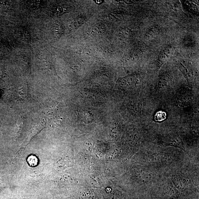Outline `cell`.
Instances as JSON below:
<instances>
[{
    "mask_svg": "<svg viewBox=\"0 0 199 199\" xmlns=\"http://www.w3.org/2000/svg\"><path fill=\"white\" fill-rule=\"evenodd\" d=\"M163 144L165 145L171 146L184 150V147L182 141L178 136L175 134H170L163 137L162 139Z\"/></svg>",
    "mask_w": 199,
    "mask_h": 199,
    "instance_id": "6da1fadb",
    "label": "cell"
},
{
    "mask_svg": "<svg viewBox=\"0 0 199 199\" xmlns=\"http://www.w3.org/2000/svg\"><path fill=\"white\" fill-rule=\"evenodd\" d=\"M174 185L177 188L183 190L185 188L186 184L185 180L179 176L175 177L173 179Z\"/></svg>",
    "mask_w": 199,
    "mask_h": 199,
    "instance_id": "7a4b0ae2",
    "label": "cell"
},
{
    "mask_svg": "<svg viewBox=\"0 0 199 199\" xmlns=\"http://www.w3.org/2000/svg\"><path fill=\"white\" fill-rule=\"evenodd\" d=\"M166 112L160 111L156 113L154 116V119L156 122H161L163 121L166 118Z\"/></svg>",
    "mask_w": 199,
    "mask_h": 199,
    "instance_id": "3957f363",
    "label": "cell"
},
{
    "mask_svg": "<svg viewBox=\"0 0 199 199\" xmlns=\"http://www.w3.org/2000/svg\"><path fill=\"white\" fill-rule=\"evenodd\" d=\"M42 128L41 127V126H37V128H34V129L33 130H32V132L30 134H29L27 139L26 140V142H25L24 143L23 146H22V148L26 147V146L27 145L28 143L30 141L31 139H32V137H33L34 135H36V134H37V132H39V131H40V129H42Z\"/></svg>",
    "mask_w": 199,
    "mask_h": 199,
    "instance_id": "277c9868",
    "label": "cell"
},
{
    "mask_svg": "<svg viewBox=\"0 0 199 199\" xmlns=\"http://www.w3.org/2000/svg\"><path fill=\"white\" fill-rule=\"evenodd\" d=\"M169 83V78L167 76H164L160 78L159 81L158 86L161 88H164L168 86Z\"/></svg>",
    "mask_w": 199,
    "mask_h": 199,
    "instance_id": "5b68a950",
    "label": "cell"
},
{
    "mask_svg": "<svg viewBox=\"0 0 199 199\" xmlns=\"http://www.w3.org/2000/svg\"><path fill=\"white\" fill-rule=\"evenodd\" d=\"M43 2L40 1H29L28 4L29 7L32 8H39L42 5Z\"/></svg>",
    "mask_w": 199,
    "mask_h": 199,
    "instance_id": "8992f818",
    "label": "cell"
},
{
    "mask_svg": "<svg viewBox=\"0 0 199 199\" xmlns=\"http://www.w3.org/2000/svg\"><path fill=\"white\" fill-rule=\"evenodd\" d=\"M28 162L32 166H35L37 164V159L34 156H31L29 158Z\"/></svg>",
    "mask_w": 199,
    "mask_h": 199,
    "instance_id": "52a82bcc",
    "label": "cell"
},
{
    "mask_svg": "<svg viewBox=\"0 0 199 199\" xmlns=\"http://www.w3.org/2000/svg\"><path fill=\"white\" fill-rule=\"evenodd\" d=\"M19 33L20 37L27 41H28V40H29V35L28 34V33L27 32H25V31H20Z\"/></svg>",
    "mask_w": 199,
    "mask_h": 199,
    "instance_id": "ba28073f",
    "label": "cell"
},
{
    "mask_svg": "<svg viewBox=\"0 0 199 199\" xmlns=\"http://www.w3.org/2000/svg\"><path fill=\"white\" fill-rule=\"evenodd\" d=\"M61 27H60V25L58 24H56L53 27V32L54 34L56 35H60L61 32Z\"/></svg>",
    "mask_w": 199,
    "mask_h": 199,
    "instance_id": "9c48e42d",
    "label": "cell"
},
{
    "mask_svg": "<svg viewBox=\"0 0 199 199\" xmlns=\"http://www.w3.org/2000/svg\"><path fill=\"white\" fill-rule=\"evenodd\" d=\"M63 9L61 7H57V14H61V13L62 12H63Z\"/></svg>",
    "mask_w": 199,
    "mask_h": 199,
    "instance_id": "30bf717a",
    "label": "cell"
}]
</instances>
